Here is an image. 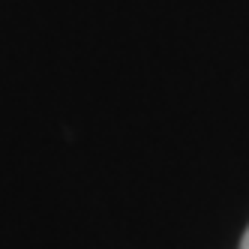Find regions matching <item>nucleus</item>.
<instances>
[{"mask_svg":"<svg viewBox=\"0 0 249 249\" xmlns=\"http://www.w3.org/2000/svg\"><path fill=\"white\" fill-rule=\"evenodd\" d=\"M240 249H249V228L243 231V240H240Z\"/></svg>","mask_w":249,"mask_h":249,"instance_id":"1","label":"nucleus"}]
</instances>
